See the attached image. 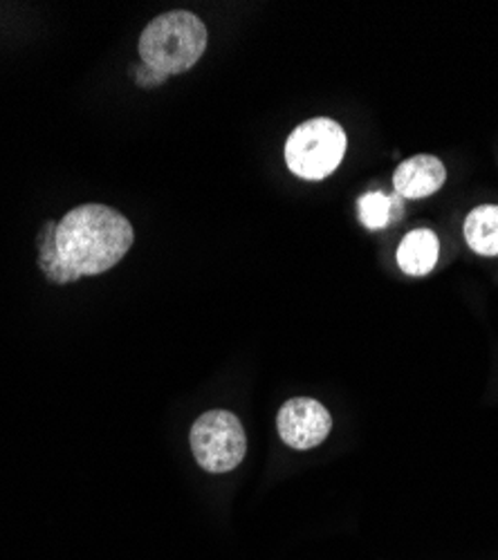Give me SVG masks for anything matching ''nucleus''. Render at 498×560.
<instances>
[{
    "mask_svg": "<svg viewBox=\"0 0 498 560\" xmlns=\"http://www.w3.org/2000/svg\"><path fill=\"white\" fill-rule=\"evenodd\" d=\"M57 249L66 267L79 276H95L115 267L130 249V222L106 205H81L57 226Z\"/></svg>",
    "mask_w": 498,
    "mask_h": 560,
    "instance_id": "obj_1",
    "label": "nucleus"
},
{
    "mask_svg": "<svg viewBox=\"0 0 498 560\" xmlns=\"http://www.w3.org/2000/svg\"><path fill=\"white\" fill-rule=\"evenodd\" d=\"M207 50L205 23L185 10L158 16L140 36V55L147 68L169 77L192 70Z\"/></svg>",
    "mask_w": 498,
    "mask_h": 560,
    "instance_id": "obj_2",
    "label": "nucleus"
},
{
    "mask_svg": "<svg viewBox=\"0 0 498 560\" xmlns=\"http://www.w3.org/2000/svg\"><path fill=\"white\" fill-rule=\"evenodd\" d=\"M283 153L297 177L320 182L339 168L346 155V132L335 119L314 117L294 128Z\"/></svg>",
    "mask_w": 498,
    "mask_h": 560,
    "instance_id": "obj_3",
    "label": "nucleus"
},
{
    "mask_svg": "<svg viewBox=\"0 0 498 560\" xmlns=\"http://www.w3.org/2000/svg\"><path fill=\"white\" fill-rule=\"evenodd\" d=\"M192 451L209 474L234 471L247 453V438L241 419L228 410H209L192 429Z\"/></svg>",
    "mask_w": 498,
    "mask_h": 560,
    "instance_id": "obj_4",
    "label": "nucleus"
},
{
    "mask_svg": "<svg viewBox=\"0 0 498 560\" xmlns=\"http://www.w3.org/2000/svg\"><path fill=\"white\" fill-rule=\"evenodd\" d=\"M277 429L290 448L310 451L331 435L333 417L322 401L297 397L281 406L277 415Z\"/></svg>",
    "mask_w": 498,
    "mask_h": 560,
    "instance_id": "obj_5",
    "label": "nucleus"
},
{
    "mask_svg": "<svg viewBox=\"0 0 498 560\" xmlns=\"http://www.w3.org/2000/svg\"><path fill=\"white\" fill-rule=\"evenodd\" d=\"M447 168L436 155H416L404 160L393 173L395 194L404 200H422L442 189Z\"/></svg>",
    "mask_w": 498,
    "mask_h": 560,
    "instance_id": "obj_6",
    "label": "nucleus"
},
{
    "mask_svg": "<svg viewBox=\"0 0 498 560\" xmlns=\"http://www.w3.org/2000/svg\"><path fill=\"white\" fill-rule=\"evenodd\" d=\"M440 243L431 229H414L397 247V265L406 276H427L438 262Z\"/></svg>",
    "mask_w": 498,
    "mask_h": 560,
    "instance_id": "obj_7",
    "label": "nucleus"
},
{
    "mask_svg": "<svg viewBox=\"0 0 498 560\" xmlns=\"http://www.w3.org/2000/svg\"><path fill=\"white\" fill-rule=\"evenodd\" d=\"M467 245L480 256H498V207L480 205L470 211L463 224Z\"/></svg>",
    "mask_w": 498,
    "mask_h": 560,
    "instance_id": "obj_8",
    "label": "nucleus"
},
{
    "mask_svg": "<svg viewBox=\"0 0 498 560\" xmlns=\"http://www.w3.org/2000/svg\"><path fill=\"white\" fill-rule=\"evenodd\" d=\"M57 226L48 224L45 226V231L40 233V267L43 271L48 273L50 280H55V283H70V280H77L79 273H74L70 267L63 265L61 256H59V249H57Z\"/></svg>",
    "mask_w": 498,
    "mask_h": 560,
    "instance_id": "obj_9",
    "label": "nucleus"
},
{
    "mask_svg": "<svg viewBox=\"0 0 498 560\" xmlns=\"http://www.w3.org/2000/svg\"><path fill=\"white\" fill-rule=\"evenodd\" d=\"M357 209H359L361 224L371 231L384 229L393 218L391 215V198L380 191H371L367 196H361L357 202Z\"/></svg>",
    "mask_w": 498,
    "mask_h": 560,
    "instance_id": "obj_10",
    "label": "nucleus"
},
{
    "mask_svg": "<svg viewBox=\"0 0 498 560\" xmlns=\"http://www.w3.org/2000/svg\"><path fill=\"white\" fill-rule=\"evenodd\" d=\"M164 81H166L164 74L151 70V68H147V66L138 72V83H140V85H158V83H164Z\"/></svg>",
    "mask_w": 498,
    "mask_h": 560,
    "instance_id": "obj_11",
    "label": "nucleus"
}]
</instances>
